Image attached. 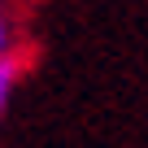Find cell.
Returning <instances> with one entry per match:
<instances>
[{"mask_svg":"<svg viewBox=\"0 0 148 148\" xmlns=\"http://www.w3.org/2000/svg\"><path fill=\"white\" fill-rule=\"evenodd\" d=\"M9 52V31H5V22H0V57Z\"/></svg>","mask_w":148,"mask_h":148,"instance_id":"2","label":"cell"},{"mask_svg":"<svg viewBox=\"0 0 148 148\" xmlns=\"http://www.w3.org/2000/svg\"><path fill=\"white\" fill-rule=\"evenodd\" d=\"M18 74H22V65H18V57H0V113H5V105H9V96H13V83H18Z\"/></svg>","mask_w":148,"mask_h":148,"instance_id":"1","label":"cell"}]
</instances>
